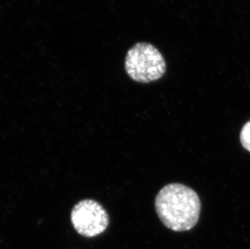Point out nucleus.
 Masks as SVG:
<instances>
[{"label": "nucleus", "instance_id": "obj_2", "mask_svg": "<svg viewBox=\"0 0 250 249\" xmlns=\"http://www.w3.org/2000/svg\"><path fill=\"white\" fill-rule=\"evenodd\" d=\"M125 71L133 80L149 83L157 80L166 72V64L162 54L153 45L139 43L128 52Z\"/></svg>", "mask_w": 250, "mask_h": 249}, {"label": "nucleus", "instance_id": "obj_4", "mask_svg": "<svg viewBox=\"0 0 250 249\" xmlns=\"http://www.w3.org/2000/svg\"><path fill=\"white\" fill-rule=\"evenodd\" d=\"M240 140L244 148L250 152V121L241 129Z\"/></svg>", "mask_w": 250, "mask_h": 249}, {"label": "nucleus", "instance_id": "obj_1", "mask_svg": "<svg viewBox=\"0 0 250 249\" xmlns=\"http://www.w3.org/2000/svg\"><path fill=\"white\" fill-rule=\"evenodd\" d=\"M155 207L162 224L180 232L195 227L200 215L201 202L192 188L173 183L161 188L155 200Z\"/></svg>", "mask_w": 250, "mask_h": 249}, {"label": "nucleus", "instance_id": "obj_3", "mask_svg": "<svg viewBox=\"0 0 250 249\" xmlns=\"http://www.w3.org/2000/svg\"><path fill=\"white\" fill-rule=\"evenodd\" d=\"M71 220L74 228L84 237H95L104 232L109 225V215L102 205L86 199L81 201L71 211Z\"/></svg>", "mask_w": 250, "mask_h": 249}]
</instances>
